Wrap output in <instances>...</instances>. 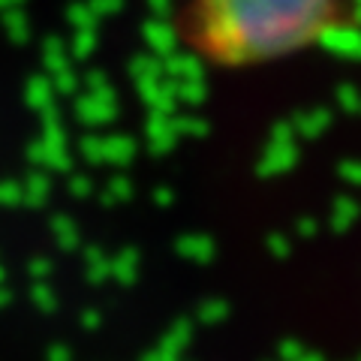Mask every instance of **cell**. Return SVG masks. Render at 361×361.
<instances>
[{"mask_svg":"<svg viewBox=\"0 0 361 361\" xmlns=\"http://www.w3.org/2000/svg\"><path fill=\"white\" fill-rule=\"evenodd\" d=\"M355 16L358 0H175L172 37L208 70L250 73L322 49Z\"/></svg>","mask_w":361,"mask_h":361,"instance_id":"cell-1","label":"cell"}]
</instances>
